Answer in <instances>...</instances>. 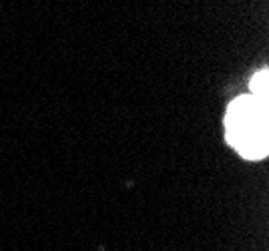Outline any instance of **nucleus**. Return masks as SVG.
<instances>
[{
    "instance_id": "obj_1",
    "label": "nucleus",
    "mask_w": 269,
    "mask_h": 251,
    "mask_svg": "<svg viewBox=\"0 0 269 251\" xmlns=\"http://www.w3.org/2000/svg\"><path fill=\"white\" fill-rule=\"evenodd\" d=\"M227 143L245 159L267 155V100L253 94L237 96L225 115Z\"/></svg>"
},
{
    "instance_id": "obj_2",
    "label": "nucleus",
    "mask_w": 269,
    "mask_h": 251,
    "mask_svg": "<svg viewBox=\"0 0 269 251\" xmlns=\"http://www.w3.org/2000/svg\"><path fill=\"white\" fill-rule=\"evenodd\" d=\"M251 94L261 98V100H267V71H261L253 77L251 81Z\"/></svg>"
}]
</instances>
